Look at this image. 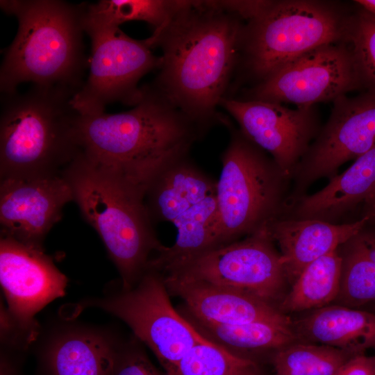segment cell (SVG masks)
<instances>
[{"label": "cell", "instance_id": "e0dca14e", "mask_svg": "<svg viewBox=\"0 0 375 375\" xmlns=\"http://www.w3.org/2000/svg\"><path fill=\"white\" fill-rule=\"evenodd\" d=\"M368 222L365 215L358 221L345 224L281 217L267 229L280 249L287 280L292 284L308 265L338 249Z\"/></svg>", "mask_w": 375, "mask_h": 375}, {"label": "cell", "instance_id": "8992f818", "mask_svg": "<svg viewBox=\"0 0 375 375\" xmlns=\"http://www.w3.org/2000/svg\"><path fill=\"white\" fill-rule=\"evenodd\" d=\"M222 123L228 128L230 140L221 156L217 182L215 247L267 229L282 217L291 181L269 154L228 119L223 117Z\"/></svg>", "mask_w": 375, "mask_h": 375}, {"label": "cell", "instance_id": "ffe728a7", "mask_svg": "<svg viewBox=\"0 0 375 375\" xmlns=\"http://www.w3.org/2000/svg\"><path fill=\"white\" fill-rule=\"evenodd\" d=\"M298 338L350 352L365 354L375 348V312L335 304L315 309L293 322Z\"/></svg>", "mask_w": 375, "mask_h": 375}, {"label": "cell", "instance_id": "30bf717a", "mask_svg": "<svg viewBox=\"0 0 375 375\" xmlns=\"http://www.w3.org/2000/svg\"><path fill=\"white\" fill-rule=\"evenodd\" d=\"M160 274L165 281L203 282L240 290L273 305L288 281L267 229L210 249Z\"/></svg>", "mask_w": 375, "mask_h": 375}, {"label": "cell", "instance_id": "52a82bcc", "mask_svg": "<svg viewBox=\"0 0 375 375\" xmlns=\"http://www.w3.org/2000/svg\"><path fill=\"white\" fill-rule=\"evenodd\" d=\"M349 16L332 2L270 1L243 26V65L258 83L298 58L343 40Z\"/></svg>", "mask_w": 375, "mask_h": 375}, {"label": "cell", "instance_id": "44dd1931", "mask_svg": "<svg viewBox=\"0 0 375 375\" xmlns=\"http://www.w3.org/2000/svg\"><path fill=\"white\" fill-rule=\"evenodd\" d=\"M217 181L189 157L162 170L147 188L144 203L153 224L172 222L192 206L216 194Z\"/></svg>", "mask_w": 375, "mask_h": 375}, {"label": "cell", "instance_id": "836d02e7", "mask_svg": "<svg viewBox=\"0 0 375 375\" xmlns=\"http://www.w3.org/2000/svg\"><path fill=\"white\" fill-rule=\"evenodd\" d=\"M356 3L375 15V0H357Z\"/></svg>", "mask_w": 375, "mask_h": 375}, {"label": "cell", "instance_id": "603a6c76", "mask_svg": "<svg viewBox=\"0 0 375 375\" xmlns=\"http://www.w3.org/2000/svg\"><path fill=\"white\" fill-rule=\"evenodd\" d=\"M364 229L338 248L342 272L335 301L354 308L375 303V235Z\"/></svg>", "mask_w": 375, "mask_h": 375}, {"label": "cell", "instance_id": "6da1fadb", "mask_svg": "<svg viewBox=\"0 0 375 375\" xmlns=\"http://www.w3.org/2000/svg\"><path fill=\"white\" fill-rule=\"evenodd\" d=\"M222 1H181L169 22L147 41L162 51L150 85L204 132L221 116L240 57L244 24Z\"/></svg>", "mask_w": 375, "mask_h": 375}, {"label": "cell", "instance_id": "f1b7e54d", "mask_svg": "<svg viewBox=\"0 0 375 375\" xmlns=\"http://www.w3.org/2000/svg\"><path fill=\"white\" fill-rule=\"evenodd\" d=\"M360 8L348 17L344 40L351 49L360 87L375 95V15Z\"/></svg>", "mask_w": 375, "mask_h": 375}, {"label": "cell", "instance_id": "277c9868", "mask_svg": "<svg viewBox=\"0 0 375 375\" xmlns=\"http://www.w3.org/2000/svg\"><path fill=\"white\" fill-rule=\"evenodd\" d=\"M71 90L36 85L2 94L0 178L60 174L80 153Z\"/></svg>", "mask_w": 375, "mask_h": 375}, {"label": "cell", "instance_id": "ba28073f", "mask_svg": "<svg viewBox=\"0 0 375 375\" xmlns=\"http://www.w3.org/2000/svg\"><path fill=\"white\" fill-rule=\"evenodd\" d=\"M81 306L100 308L123 321L154 353L166 374L206 339L174 309L162 275L151 269L133 288L121 287Z\"/></svg>", "mask_w": 375, "mask_h": 375}, {"label": "cell", "instance_id": "d4e9b609", "mask_svg": "<svg viewBox=\"0 0 375 375\" xmlns=\"http://www.w3.org/2000/svg\"><path fill=\"white\" fill-rule=\"evenodd\" d=\"M193 326L207 340L231 350L279 349L298 341L293 326L274 322L216 324L192 319Z\"/></svg>", "mask_w": 375, "mask_h": 375}, {"label": "cell", "instance_id": "9c48e42d", "mask_svg": "<svg viewBox=\"0 0 375 375\" xmlns=\"http://www.w3.org/2000/svg\"><path fill=\"white\" fill-rule=\"evenodd\" d=\"M0 282L7 303L1 306V342L26 350L40 332L35 316L65 294L67 279L43 249L1 235Z\"/></svg>", "mask_w": 375, "mask_h": 375}, {"label": "cell", "instance_id": "f546056e", "mask_svg": "<svg viewBox=\"0 0 375 375\" xmlns=\"http://www.w3.org/2000/svg\"><path fill=\"white\" fill-rule=\"evenodd\" d=\"M140 343L135 336L128 342H119L112 375H167L152 364Z\"/></svg>", "mask_w": 375, "mask_h": 375}, {"label": "cell", "instance_id": "d6986e66", "mask_svg": "<svg viewBox=\"0 0 375 375\" xmlns=\"http://www.w3.org/2000/svg\"><path fill=\"white\" fill-rule=\"evenodd\" d=\"M375 194V145L358 157L344 172L330 178L319 191L290 203L283 215L297 219H319L331 223Z\"/></svg>", "mask_w": 375, "mask_h": 375}, {"label": "cell", "instance_id": "7a4b0ae2", "mask_svg": "<svg viewBox=\"0 0 375 375\" xmlns=\"http://www.w3.org/2000/svg\"><path fill=\"white\" fill-rule=\"evenodd\" d=\"M130 110L79 115L80 153L144 201L166 167L189 156L205 132L150 85Z\"/></svg>", "mask_w": 375, "mask_h": 375}, {"label": "cell", "instance_id": "2e32d148", "mask_svg": "<svg viewBox=\"0 0 375 375\" xmlns=\"http://www.w3.org/2000/svg\"><path fill=\"white\" fill-rule=\"evenodd\" d=\"M119 344L102 329L67 322L45 336L41 366L45 375H112Z\"/></svg>", "mask_w": 375, "mask_h": 375}, {"label": "cell", "instance_id": "4fadbf2b", "mask_svg": "<svg viewBox=\"0 0 375 375\" xmlns=\"http://www.w3.org/2000/svg\"><path fill=\"white\" fill-rule=\"evenodd\" d=\"M333 102L328 121L292 174L290 202L304 195L317 180L335 176L344 163L375 145V95H343Z\"/></svg>", "mask_w": 375, "mask_h": 375}, {"label": "cell", "instance_id": "484cf974", "mask_svg": "<svg viewBox=\"0 0 375 375\" xmlns=\"http://www.w3.org/2000/svg\"><path fill=\"white\" fill-rule=\"evenodd\" d=\"M181 1L101 0L86 3L83 29L113 28L130 21H143L157 31L172 18Z\"/></svg>", "mask_w": 375, "mask_h": 375}, {"label": "cell", "instance_id": "8fae6325", "mask_svg": "<svg viewBox=\"0 0 375 375\" xmlns=\"http://www.w3.org/2000/svg\"><path fill=\"white\" fill-rule=\"evenodd\" d=\"M91 41V61L87 81L72 99L81 115L105 112L113 102L135 106L142 96L138 83L144 75L158 69L156 56L147 39L135 40L119 28L84 30Z\"/></svg>", "mask_w": 375, "mask_h": 375}, {"label": "cell", "instance_id": "7c38bea8", "mask_svg": "<svg viewBox=\"0 0 375 375\" xmlns=\"http://www.w3.org/2000/svg\"><path fill=\"white\" fill-rule=\"evenodd\" d=\"M360 87L351 49L344 40L323 46L256 83L241 100L297 107L334 101Z\"/></svg>", "mask_w": 375, "mask_h": 375}, {"label": "cell", "instance_id": "9a60e30c", "mask_svg": "<svg viewBox=\"0 0 375 375\" xmlns=\"http://www.w3.org/2000/svg\"><path fill=\"white\" fill-rule=\"evenodd\" d=\"M72 201V192L62 173L1 178V235L43 249L46 235Z\"/></svg>", "mask_w": 375, "mask_h": 375}, {"label": "cell", "instance_id": "4316f807", "mask_svg": "<svg viewBox=\"0 0 375 375\" xmlns=\"http://www.w3.org/2000/svg\"><path fill=\"white\" fill-rule=\"evenodd\" d=\"M356 355L327 345L295 342L275 351V375H334Z\"/></svg>", "mask_w": 375, "mask_h": 375}, {"label": "cell", "instance_id": "7402d4cb", "mask_svg": "<svg viewBox=\"0 0 375 375\" xmlns=\"http://www.w3.org/2000/svg\"><path fill=\"white\" fill-rule=\"evenodd\" d=\"M216 194L192 206L173 224L177 236L171 247L163 246L149 261L147 269L162 273L172 266L215 247Z\"/></svg>", "mask_w": 375, "mask_h": 375}, {"label": "cell", "instance_id": "ac0fdd59", "mask_svg": "<svg viewBox=\"0 0 375 375\" xmlns=\"http://www.w3.org/2000/svg\"><path fill=\"white\" fill-rule=\"evenodd\" d=\"M164 282L169 294L183 300L194 319L226 325L267 321L293 326L278 307L247 292L203 282Z\"/></svg>", "mask_w": 375, "mask_h": 375}, {"label": "cell", "instance_id": "4dcf8cb0", "mask_svg": "<svg viewBox=\"0 0 375 375\" xmlns=\"http://www.w3.org/2000/svg\"><path fill=\"white\" fill-rule=\"evenodd\" d=\"M334 375H375V356H356L347 360Z\"/></svg>", "mask_w": 375, "mask_h": 375}, {"label": "cell", "instance_id": "5b68a950", "mask_svg": "<svg viewBox=\"0 0 375 375\" xmlns=\"http://www.w3.org/2000/svg\"><path fill=\"white\" fill-rule=\"evenodd\" d=\"M73 201L103 242L121 278L133 288L152 256L164 245L158 240L144 201L80 153L64 169Z\"/></svg>", "mask_w": 375, "mask_h": 375}, {"label": "cell", "instance_id": "d6a6232c", "mask_svg": "<svg viewBox=\"0 0 375 375\" xmlns=\"http://www.w3.org/2000/svg\"><path fill=\"white\" fill-rule=\"evenodd\" d=\"M366 213L365 216L369 218V222L375 221V194L366 203Z\"/></svg>", "mask_w": 375, "mask_h": 375}, {"label": "cell", "instance_id": "83f0119b", "mask_svg": "<svg viewBox=\"0 0 375 375\" xmlns=\"http://www.w3.org/2000/svg\"><path fill=\"white\" fill-rule=\"evenodd\" d=\"M167 375H262L258 364L206 338Z\"/></svg>", "mask_w": 375, "mask_h": 375}, {"label": "cell", "instance_id": "3957f363", "mask_svg": "<svg viewBox=\"0 0 375 375\" xmlns=\"http://www.w3.org/2000/svg\"><path fill=\"white\" fill-rule=\"evenodd\" d=\"M1 10L18 22L0 69L1 94L26 82L75 94L87 64L83 40L85 3L60 0H1Z\"/></svg>", "mask_w": 375, "mask_h": 375}, {"label": "cell", "instance_id": "cb8c5ba5", "mask_svg": "<svg viewBox=\"0 0 375 375\" xmlns=\"http://www.w3.org/2000/svg\"><path fill=\"white\" fill-rule=\"evenodd\" d=\"M342 257L338 249L308 265L281 301L278 309L285 312L315 310L335 301L340 288Z\"/></svg>", "mask_w": 375, "mask_h": 375}, {"label": "cell", "instance_id": "1f68e13d", "mask_svg": "<svg viewBox=\"0 0 375 375\" xmlns=\"http://www.w3.org/2000/svg\"><path fill=\"white\" fill-rule=\"evenodd\" d=\"M1 375H17L14 364L8 359L5 353L1 356Z\"/></svg>", "mask_w": 375, "mask_h": 375}, {"label": "cell", "instance_id": "5bb4252c", "mask_svg": "<svg viewBox=\"0 0 375 375\" xmlns=\"http://www.w3.org/2000/svg\"><path fill=\"white\" fill-rule=\"evenodd\" d=\"M220 106L290 179L322 128L314 106L291 109L277 103L228 97Z\"/></svg>", "mask_w": 375, "mask_h": 375}]
</instances>
